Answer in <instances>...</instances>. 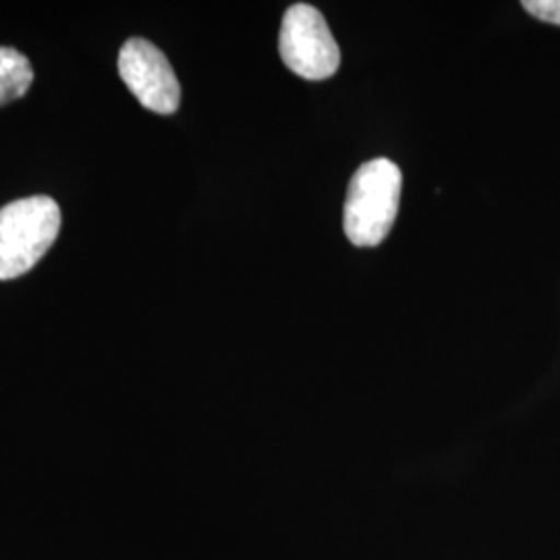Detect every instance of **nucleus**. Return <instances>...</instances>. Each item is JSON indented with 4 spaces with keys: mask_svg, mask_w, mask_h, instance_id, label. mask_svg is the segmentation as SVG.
<instances>
[{
    "mask_svg": "<svg viewBox=\"0 0 560 560\" xmlns=\"http://www.w3.org/2000/svg\"><path fill=\"white\" fill-rule=\"evenodd\" d=\"M280 59L303 80L332 78L340 67L339 44L320 11L312 4H293L280 25Z\"/></svg>",
    "mask_w": 560,
    "mask_h": 560,
    "instance_id": "7ed1b4c3",
    "label": "nucleus"
},
{
    "mask_svg": "<svg viewBox=\"0 0 560 560\" xmlns=\"http://www.w3.org/2000/svg\"><path fill=\"white\" fill-rule=\"evenodd\" d=\"M523 9L538 20L560 25V0H523Z\"/></svg>",
    "mask_w": 560,
    "mask_h": 560,
    "instance_id": "423d86ee",
    "label": "nucleus"
},
{
    "mask_svg": "<svg viewBox=\"0 0 560 560\" xmlns=\"http://www.w3.org/2000/svg\"><path fill=\"white\" fill-rule=\"evenodd\" d=\"M120 80L152 113L173 115L179 108L180 85L168 59L152 42L131 38L119 52Z\"/></svg>",
    "mask_w": 560,
    "mask_h": 560,
    "instance_id": "20e7f679",
    "label": "nucleus"
},
{
    "mask_svg": "<svg viewBox=\"0 0 560 560\" xmlns=\"http://www.w3.org/2000/svg\"><path fill=\"white\" fill-rule=\"evenodd\" d=\"M402 175L395 162L376 159L358 168L345 201V235L358 247H376L399 214Z\"/></svg>",
    "mask_w": 560,
    "mask_h": 560,
    "instance_id": "f257e3e1",
    "label": "nucleus"
},
{
    "mask_svg": "<svg viewBox=\"0 0 560 560\" xmlns=\"http://www.w3.org/2000/svg\"><path fill=\"white\" fill-rule=\"evenodd\" d=\"M60 231V208L48 196L11 201L0 208V280L32 270Z\"/></svg>",
    "mask_w": 560,
    "mask_h": 560,
    "instance_id": "f03ea898",
    "label": "nucleus"
},
{
    "mask_svg": "<svg viewBox=\"0 0 560 560\" xmlns=\"http://www.w3.org/2000/svg\"><path fill=\"white\" fill-rule=\"evenodd\" d=\"M34 81V69L20 50L0 46V106L25 96Z\"/></svg>",
    "mask_w": 560,
    "mask_h": 560,
    "instance_id": "39448f33",
    "label": "nucleus"
}]
</instances>
